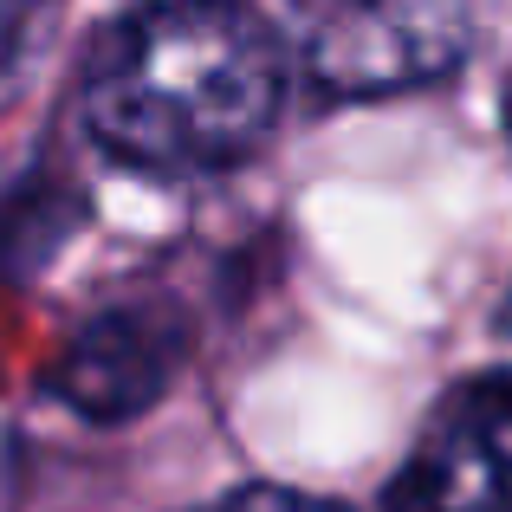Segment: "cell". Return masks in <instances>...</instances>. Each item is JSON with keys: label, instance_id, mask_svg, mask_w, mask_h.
Returning <instances> with one entry per match:
<instances>
[{"label": "cell", "instance_id": "cell-3", "mask_svg": "<svg viewBox=\"0 0 512 512\" xmlns=\"http://www.w3.org/2000/svg\"><path fill=\"white\" fill-rule=\"evenodd\" d=\"M383 512H512V363L441 396Z\"/></svg>", "mask_w": 512, "mask_h": 512}, {"label": "cell", "instance_id": "cell-6", "mask_svg": "<svg viewBox=\"0 0 512 512\" xmlns=\"http://www.w3.org/2000/svg\"><path fill=\"white\" fill-rule=\"evenodd\" d=\"M20 26H26V0H0V65H7V52H13V39H20Z\"/></svg>", "mask_w": 512, "mask_h": 512}, {"label": "cell", "instance_id": "cell-2", "mask_svg": "<svg viewBox=\"0 0 512 512\" xmlns=\"http://www.w3.org/2000/svg\"><path fill=\"white\" fill-rule=\"evenodd\" d=\"M467 46H474L467 0H318L305 33V72L331 98H389L448 78Z\"/></svg>", "mask_w": 512, "mask_h": 512}, {"label": "cell", "instance_id": "cell-1", "mask_svg": "<svg viewBox=\"0 0 512 512\" xmlns=\"http://www.w3.org/2000/svg\"><path fill=\"white\" fill-rule=\"evenodd\" d=\"M286 104L279 33L247 0H150L85 72V124L137 175H214L273 137Z\"/></svg>", "mask_w": 512, "mask_h": 512}, {"label": "cell", "instance_id": "cell-5", "mask_svg": "<svg viewBox=\"0 0 512 512\" xmlns=\"http://www.w3.org/2000/svg\"><path fill=\"white\" fill-rule=\"evenodd\" d=\"M195 512H344L331 500H312V493H292V487H240L227 500H208Z\"/></svg>", "mask_w": 512, "mask_h": 512}, {"label": "cell", "instance_id": "cell-4", "mask_svg": "<svg viewBox=\"0 0 512 512\" xmlns=\"http://www.w3.org/2000/svg\"><path fill=\"white\" fill-rule=\"evenodd\" d=\"M169 363H175V350H163L156 318L111 312V318H98V331L78 338L72 363H65V389L91 415H124V409H143V396L169 376Z\"/></svg>", "mask_w": 512, "mask_h": 512}]
</instances>
